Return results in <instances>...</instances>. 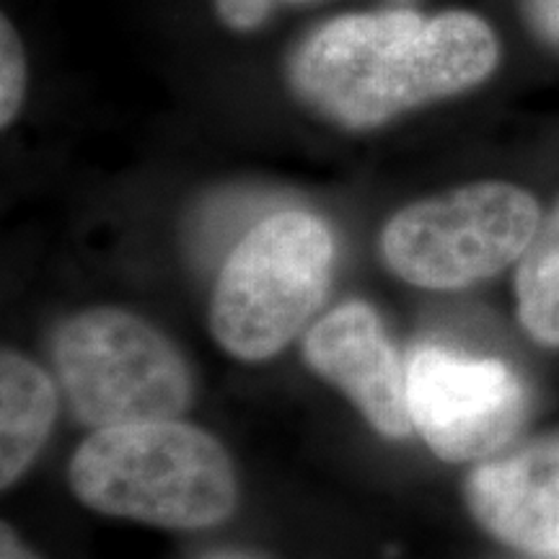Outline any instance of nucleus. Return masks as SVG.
<instances>
[{
    "instance_id": "f03ea898",
    "label": "nucleus",
    "mask_w": 559,
    "mask_h": 559,
    "mask_svg": "<svg viewBox=\"0 0 559 559\" xmlns=\"http://www.w3.org/2000/svg\"><path fill=\"white\" fill-rule=\"evenodd\" d=\"M73 495L96 513L160 528H210L239 502L234 459L181 419L94 430L68 464Z\"/></svg>"
},
{
    "instance_id": "6e6552de",
    "label": "nucleus",
    "mask_w": 559,
    "mask_h": 559,
    "mask_svg": "<svg viewBox=\"0 0 559 559\" xmlns=\"http://www.w3.org/2000/svg\"><path fill=\"white\" fill-rule=\"evenodd\" d=\"M474 521L508 547L559 557V436L479 461L464 481Z\"/></svg>"
},
{
    "instance_id": "20e7f679",
    "label": "nucleus",
    "mask_w": 559,
    "mask_h": 559,
    "mask_svg": "<svg viewBox=\"0 0 559 559\" xmlns=\"http://www.w3.org/2000/svg\"><path fill=\"white\" fill-rule=\"evenodd\" d=\"M50 360L68 409L91 430L179 419L192 407L194 381L185 355L151 321L117 306L62 321Z\"/></svg>"
},
{
    "instance_id": "9d476101",
    "label": "nucleus",
    "mask_w": 559,
    "mask_h": 559,
    "mask_svg": "<svg viewBox=\"0 0 559 559\" xmlns=\"http://www.w3.org/2000/svg\"><path fill=\"white\" fill-rule=\"evenodd\" d=\"M515 300L528 337L559 347V198L515 264Z\"/></svg>"
},
{
    "instance_id": "39448f33",
    "label": "nucleus",
    "mask_w": 559,
    "mask_h": 559,
    "mask_svg": "<svg viewBox=\"0 0 559 559\" xmlns=\"http://www.w3.org/2000/svg\"><path fill=\"white\" fill-rule=\"evenodd\" d=\"M544 218L539 200L508 181H474L412 202L383 226V264L425 290H461L519 264Z\"/></svg>"
},
{
    "instance_id": "f8f14e48",
    "label": "nucleus",
    "mask_w": 559,
    "mask_h": 559,
    "mask_svg": "<svg viewBox=\"0 0 559 559\" xmlns=\"http://www.w3.org/2000/svg\"><path fill=\"white\" fill-rule=\"evenodd\" d=\"M275 0H215V11L230 29H254L260 26Z\"/></svg>"
},
{
    "instance_id": "ddd939ff",
    "label": "nucleus",
    "mask_w": 559,
    "mask_h": 559,
    "mask_svg": "<svg viewBox=\"0 0 559 559\" xmlns=\"http://www.w3.org/2000/svg\"><path fill=\"white\" fill-rule=\"evenodd\" d=\"M521 5L536 37L559 50V0H521Z\"/></svg>"
},
{
    "instance_id": "9b49d317",
    "label": "nucleus",
    "mask_w": 559,
    "mask_h": 559,
    "mask_svg": "<svg viewBox=\"0 0 559 559\" xmlns=\"http://www.w3.org/2000/svg\"><path fill=\"white\" fill-rule=\"evenodd\" d=\"M26 94V55L9 19L0 21V124L16 120Z\"/></svg>"
},
{
    "instance_id": "423d86ee",
    "label": "nucleus",
    "mask_w": 559,
    "mask_h": 559,
    "mask_svg": "<svg viewBox=\"0 0 559 559\" xmlns=\"http://www.w3.org/2000/svg\"><path fill=\"white\" fill-rule=\"evenodd\" d=\"M407 404L415 432L449 464L506 451L528 415V391L495 358L419 347L407 360Z\"/></svg>"
},
{
    "instance_id": "7ed1b4c3",
    "label": "nucleus",
    "mask_w": 559,
    "mask_h": 559,
    "mask_svg": "<svg viewBox=\"0 0 559 559\" xmlns=\"http://www.w3.org/2000/svg\"><path fill=\"white\" fill-rule=\"evenodd\" d=\"M334 272V236L309 210H277L223 262L210 298V332L243 362L275 358L309 326Z\"/></svg>"
},
{
    "instance_id": "1a4fd4ad",
    "label": "nucleus",
    "mask_w": 559,
    "mask_h": 559,
    "mask_svg": "<svg viewBox=\"0 0 559 559\" xmlns=\"http://www.w3.org/2000/svg\"><path fill=\"white\" fill-rule=\"evenodd\" d=\"M58 386L19 349L0 355V487L11 489L32 469L58 417Z\"/></svg>"
},
{
    "instance_id": "0eeeda50",
    "label": "nucleus",
    "mask_w": 559,
    "mask_h": 559,
    "mask_svg": "<svg viewBox=\"0 0 559 559\" xmlns=\"http://www.w3.org/2000/svg\"><path fill=\"white\" fill-rule=\"evenodd\" d=\"M304 360L332 383L379 436L404 440L415 432L407 404V366L383 332L379 313L347 300L304 334Z\"/></svg>"
},
{
    "instance_id": "4468645a",
    "label": "nucleus",
    "mask_w": 559,
    "mask_h": 559,
    "mask_svg": "<svg viewBox=\"0 0 559 559\" xmlns=\"http://www.w3.org/2000/svg\"><path fill=\"white\" fill-rule=\"evenodd\" d=\"M0 559H39V557L19 539V534L9 526V523H3V528H0Z\"/></svg>"
},
{
    "instance_id": "2eb2a0df",
    "label": "nucleus",
    "mask_w": 559,
    "mask_h": 559,
    "mask_svg": "<svg viewBox=\"0 0 559 559\" xmlns=\"http://www.w3.org/2000/svg\"><path fill=\"white\" fill-rule=\"evenodd\" d=\"M293 3H306V0H293Z\"/></svg>"
},
{
    "instance_id": "f257e3e1",
    "label": "nucleus",
    "mask_w": 559,
    "mask_h": 559,
    "mask_svg": "<svg viewBox=\"0 0 559 559\" xmlns=\"http://www.w3.org/2000/svg\"><path fill=\"white\" fill-rule=\"evenodd\" d=\"M500 41L477 13L376 11L334 19L298 47L290 86L345 130H376L425 104L464 94L495 73Z\"/></svg>"
}]
</instances>
